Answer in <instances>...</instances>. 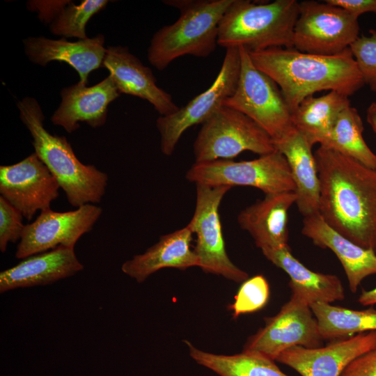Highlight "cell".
<instances>
[{
    "mask_svg": "<svg viewBox=\"0 0 376 376\" xmlns=\"http://www.w3.org/2000/svg\"><path fill=\"white\" fill-rule=\"evenodd\" d=\"M61 102L51 117L55 125L72 133L79 122L92 127L103 126L107 120L108 106L119 95L110 75L98 84L87 86L78 82L61 91Z\"/></svg>",
    "mask_w": 376,
    "mask_h": 376,
    "instance_id": "17",
    "label": "cell"
},
{
    "mask_svg": "<svg viewBox=\"0 0 376 376\" xmlns=\"http://www.w3.org/2000/svg\"><path fill=\"white\" fill-rule=\"evenodd\" d=\"M249 54L254 65L279 86L291 112L316 92L334 91L349 97L365 84L350 47L331 56L285 47Z\"/></svg>",
    "mask_w": 376,
    "mask_h": 376,
    "instance_id": "2",
    "label": "cell"
},
{
    "mask_svg": "<svg viewBox=\"0 0 376 376\" xmlns=\"http://www.w3.org/2000/svg\"><path fill=\"white\" fill-rule=\"evenodd\" d=\"M84 269L74 249L59 246L26 258L0 273L1 293L17 288L45 285L76 274Z\"/></svg>",
    "mask_w": 376,
    "mask_h": 376,
    "instance_id": "21",
    "label": "cell"
},
{
    "mask_svg": "<svg viewBox=\"0 0 376 376\" xmlns=\"http://www.w3.org/2000/svg\"><path fill=\"white\" fill-rule=\"evenodd\" d=\"M233 0H167L177 8L178 19L152 36L148 59L158 70L185 55L205 58L218 45L219 25Z\"/></svg>",
    "mask_w": 376,
    "mask_h": 376,
    "instance_id": "4",
    "label": "cell"
},
{
    "mask_svg": "<svg viewBox=\"0 0 376 376\" xmlns=\"http://www.w3.org/2000/svg\"><path fill=\"white\" fill-rule=\"evenodd\" d=\"M358 301L363 306L376 304V288L370 290L363 289L358 298Z\"/></svg>",
    "mask_w": 376,
    "mask_h": 376,
    "instance_id": "35",
    "label": "cell"
},
{
    "mask_svg": "<svg viewBox=\"0 0 376 376\" xmlns=\"http://www.w3.org/2000/svg\"><path fill=\"white\" fill-rule=\"evenodd\" d=\"M301 233L315 245L329 249L336 256L352 292L357 291L365 278L376 274V251L361 247L340 234L320 214L304 217Z\"/></svg>",
    "mask_w": 376,
    "mask_h": 376,
    "instance_id": "19",
    "label": "cell"
},
{
    "mask_svg": "<svg viewBox=\"0 0 376 376\" xmlns=\"http://www.w3.org/2000/svg\"><path fill=\"white\" fill-rule=\"evenodd\" d=\"M375 348L376 331H372L315 348L295 346L283 351L276 361L301 376H340L352 361Z\"/></svg>",
    "mask_w": 376,
    "mask_h": 376,
    "instance_id": "15",
    "label": "cell"
},
{
    "mask_svg": "<svg viewBox=\"0 0 376 376\" xmlns=\"http://www.w3.org/2000/svg\"><path fill=\"white\" fill-rule=\"evenodd\" d=\"M318 321L311 306L292 295L279 313L266 318L265 326L249 337L244 352L257 353L276 361L283 351L295 346H322Z\"/></svg>",
    "mask_w": 376,
    "mask_h": 376,
    "instance_id": "12",
    "label": "cell"
},
{
    "mask_svg": "<svg viewBox=\"0 0 376 376\" xmlns=\"http://www.w3.org/2000/svg\"><path fill=\"white\" fill-rule=\"evenodd\" d=\"M196 206L189 225L196 235L194 252L199 267L205 273L243 283L249 274L229 258L219 213L221 202L232 188L229 186L196 185Z\"/></svg>",
    "mask_w": 376,
    "mask_h": 376,
    "instance_id": "10",
    "label": "cell"
},
{
    "mask_svg": "<svg viewBox=\"0 0 376 376\" xmlns=\"http://www.w3.org/2000/svg\"><path fill=\"white\" fill-rule=\"evenodd\" d=\"M296 200L295 191L265 194L242 210L237 222L261 250L287 246L288 211Z\"/></svg>",
    "mask_w": 376,
    "mask_h": 376,
    "instance_id": "20",
    "label": "cell"
},
{
    "mask_svg": "<svg viewBox=\"0 0 376 376\" xmlns=\"http://www.w3.org/2000/svg\"><path fill=\"white\" fill-rule=\"evenodd\" d=\"M193 231L189 224L184 228L162 235L159 241L143 253L135 255L121 267L123 272L138 283L163 268L181 270L199 267V260L191 249Z\"/></svg>",
    "mask_w": 376,
    "mask_h": 376,
    "instance_id": "22",
    "label": "cell"
},
{
    "mask_svg": "<svg viewBox=\"0 0 376 376\" xmlns=\"http://www.w3.org/2000/svg\"><path fill=\"white\" fill-rule=\"evenodd\" d=\"M23 216L3 197L0 196V250L5 252L9 242L20 240L25 225Z\"/></svg>",
    "mask_w": 376,
    "mask_h": 376,
    "instance_id": "32",
    "label": "cell"
},
{
    "mask_svg": "<svg viewBox=\"0 0 376 376\" xmlns=\"http://www.w3.org/2000/svg\"><path fill=\"white\" fill-rule=\"evenodd\" d=\"M106 0H84L75 5L72 1H62L50 24V31L55 35L86 39V26L89 19L108 3Z\"/></svg>",
    "mask_w": 376,
    "mask_h": 376,
    "instance_id": "29",
    "label": "cell"
},
{
    "mask_svg": "<svg viewBox=\"0 0 376 376\" xmlns=\"http://www.w3.org/2000/svg\"><path fill=\"white\" fill-rule=\"evenodd\" d=\"M276 150L273 139L261 127L225 106L202 124L193 145L196 163L232 159L246 150L261 156Z\"/></svg>",
    "mask_w": 376,
    "mask_h": 376,
    "instance_id": "7",
    "label": "cell"
},
{
    "mask_svg": "<svg viewBox=\"0 0 376 376\" xmlns=\"http://www.w3.org/2000/svg\"><path fill=\"white\" fill-rule=\"evenodd\" d=\"M366 119L373 132L376 134V102H373L368 107Z\"/></svg>",
    "mask_w": 376,
    "mask_h": 376,
    "instance_id": "36",
    "label": "cell"
},
{
    "mask_svg": "<svg viewBox=\"0 0 376 376\" xmlns=\"http://www.w3.org/2000/svg\"><path fill=\"white\" fill-rule=\"evenodd\" d=\"M269 287L262 275H256L242 283L234 302L230 305L233 316L253 313L262 309L267 303Z\"/></svg>",
    "mask_w": 376,
    "mask_h": 376,
    "instance_id": "30",
    "label": "cell"
},
{
    "mask_svg": "<svg viewBox=\"0 0 376 376\" xmlns=\"http://www.w3.org/2000/svg\"><path fill=\"white\" fill-rule=\"evenodd\" d=\"M102 213L100 206L91 203L64 212L51 208L41 211L34 221L25 225L15 257L26 258L59 246L74 249L78 240L92 230Z\"/></svg>",
    "mask_w": 376,
    "mask_h": 376,
    "instance_id": "13",
    "label": "cell"
},
{
    "mask_svg": "<svg viewBox=\"0 0 376 376\" xmlns=\"http://www.w3.org/2000/svg\"><path fill=\"white\" fill-rule=\"evenodd\" d=\"M102 67L109 72L120 93L147 100L162 116L179 109L172 96L157 85L150 68L131 54L127 47H107Z\"/></svg>",
    "mask_w": 376,
    "mask_h": 376,
    "instance_id": "16",
    "label": "cell"
},
{
    "mask_svg": "<svg viewBox=\"0 0 376 376\" xmlns=\"http://www.w3.org/2000/svg\"><path fill=\"white\" fill-rule=\"evenodd\" d=\"M324 1L345 9L357 18L366 13H376V0H325Z\"/></svg>",
    "mask_w": 376,
    "mask_h": 376,
    "instance_id": "34",
    "label": "cell"
},
{
    "mask_svg": "<svg viewBox=\"0 0 376 376\" xmlns=\"http://www.w3.org/2000/svg\"><path fill=\"white\" fill-rule=\"evenodd\" d=\"M185 343L195 362L219 376H289L274 360L257 353L242 351L232 355L218 354L198 349L189 340Z\"/></svg>",
    "mask_w": 376,
    "mask_h": 376,
    "instance_id": "26",
    "label": "cell"
},
{
    "mask_svg": "<svg viewBox=\"0 0 376 376\" xmlns=\"http://www.w3.org/2000/svg\"><path fill=\"white\" fill-rule=\"evenodd\" d=\"M240 69V49H226L221 67L212 85L175 113L157 118L156 125L164 155H171L187 129L196 124H203L223 107L225 100L236 90Z\"/></svg>",
    "mask_w": 376,
    "mask_h": 376,
    "instance_id": "11",
    "label": "cell"
},
{
    "mask_svg": "<svg viewBox=\"0 0 376 376\" xmlns=\"http://www.w3.org/2000/svg\"><path fill=\"white\" fill-rule=\"evenodd\" d=\"M185 177L196 185L248 186L257 188L265 194L295 190L287 159L278 150L248 161L219 159L195 162Z\"/></svg>",
    "mask_w": 376,
    "mask_h": 376,
    "instance_id": "8",
    "label": "cell"
},
{
    "mask_svg": "<svg viewBox=\"0 0 376 376\" xmlns=\"http://www.w3.org/2000/svg\"><path fill=\"white\" fill-rule=\"evenodd\" d=\"M238 48L241 69L237 86L223 106L247 116L275 144L295 127L292 112L276 83L254 65L246 49Z\"/></svg>",
    "mask_w": 376,
    "mask_h": 376,
    "instance_id": "6",
    "label": "cell"
},
{
    "mask_svg": "<svg viewBox=\"0 0 376 376\" xmlns=\"http://www.w3.org/2000/svg\"><path fill=\"white\" fill-rule=\"evenodd\" d=\"M349 97L337 91L305 98L292 112V123L312 146H322L340 113L350 106Z\"/></svg>",
    "mask_w": 376,
    "mask_h": 376,
    "instance_id": "25",
    "label": "cell"
},
{
    "mask_svg": "<svg viewBox=\"0 0 376 376\" xmlns=\"http://www.w3.org/2000/svg\"><path fill=\"white\" fill-rule=\"evenodd\" d=\"M261 251L268 260L289 276L292 295L310 306L317 302L331 304L345 299V290L337 276L309 269L292 256L289 245Z\"/></svg>",
    "mask_w": 376,
    "mask_h": 376,
    "instance_id": "24",
    "label": "cell"
},
{
    "mask_svg": "<svg viewBox=\"0 0 376 376\" xmlns=\"http://www.w3.org/2000/svg\"><path fill=\"white\" fill-rule=\"evenodd\" d=\"M369 34L359 36L350 49L364 84L376 93V31L370 29Z\"/></svg>",
    "mask_w": 376,
    "mask_h": 376,
    "instance_id": "31",
    "label": "cell"
},
{
    "mask_svg": "<svg viewBox=\"0 0 376 376\" xmlns=\"http://www.w3.org/2000/svg\"><path fill=\"white\" fill-rule=\"evenodd\" d=\"M60 185L33 152L22 161L0 166V194L28 221L38 210L50 208L59 196Z\"/></svg>",
    "mask_w": 376,
    "mask_h": 376,
    "instance_id": "14",
    "label": "cell"
},
{
    "mask_svg": "<svg viewBox=\"0 0 376 376\" xmlns=\"http://www.w3.org/2000/svg\"><path fill=\"white\" fill-rule=\"evenodd\" d=\"M314 155L320 182L319 214L340 234L376 251V169L321 146Z\"/></svg>",
    "mask_w": 376,
    "mask_h": 376,
    "instance_id": "1",
    "label": "cell"
},
{
    "mask_svg": "<svg viewBox=\"0 0 376 376\" xmlns=\"http://www.w3.org/2000/svg\"><path fill=\"white\" fill-rule=\"evenodd\" d=\"M358 18L345 9L306 0L299 2V15L292 36L293 48L301 52L338 54L359 38Z\"/></svg>",
    "mask_w": 376,
    "mask_h": 376,
    "instance_id": "9",
    "label": "cell"
},
{
    "mask_svg": "<svg viewBox=\"0 0 376 376\" xmlns=\"http://www.w3.org/2000/svg\"><path fill=\"white\" fill-rule=\"evenodd\" d=\"M275 146L290 166L299 212L304 217L319 214L320 182L313 146L294 127Z\"/></svg>",
    "mask_w": 376,
    "mask_h": 376,
    "instance_id": "23",
    "label": "cell"
},
{
    "mask_svg": "<svg viewBox=\"0 0 376 376\" xmlns=\"http://www.w3.org/2000/svg\"><path fill=\"white\" fill-rule=\"evenodd\" d=\"M299 15L297 0L256 3L233 0L219 25L218 45L257 52L272 47L293 48Z\"/></svg>",
    "mask_w": 376,
    "mask_h": 376,
    "instance_id": "5",
    "label": "cell"
},
{
    "mask_svg": "<svg viewBox=\"0 0 376 376\" xmlns=\"http://www.w3.org/2000/svg\"><path fill=\"white\" fill-rule=\"evenodd\" d=\"M19 116L33 137L35 152L56 178L68 203L75 207L100 203L105 194L108 175L76 157L63 136L50 134L44 127L42 110L33 97L17 104Z\"/></svg>",
    "mask_w": 376,
    "mask_h": 376,
    "instance_id": "3",
    "label": "cell"
},
{
    "mask_svg": "<svg viewBox=\"0 0 376 376\" xmlns=\"http://www.w3.org/2000/svg\"><path fill=\"white\" fill-rule=\"evenodd\" d=\"M311 308L323 340H336L376 331V309L353 310L317 302Z\"/></svg>",
    "mask_w": 376,
    "mask_h": 376,
    "instance_id": "27",
    "label": "cell"
},
{
    "mask_svg": "<svg viewBox=\"0 0 376 376\" xmlns=\"http://www.w3.org/2000/svg\"><path fill=\"white\" fill-rule=\"evenodd\" d=\"M25 53L34 63L42 66L53 61L65 62L79 74V83L87 86L89 74L102 67L106 53L104 37L68 41L62 38L52 40L43 36L29 37L24 40Z\"/></svg>",
    "mask_w": 376,
    "mask_h": 376,
    "instance_id": "18",
    "label": "cell"
},
{
    "mask_svg": "<svg viewBox=\"0 0 376 376\" xmlns=\"http://www.w3.org/2000/svg\"><path fill=\"white\" fill-rule=\"evenodd\" d=\"M340 376H376V348L352 361Z\"/></svg>",
    "mask_w": 376,
    "mask_h": 376,
    "instance_id": "33",
    "label": "cell"
},
{
    "mask_svg": "<svg viewBox=\"0 0 376 376\" xmlns=\"http://www.w3.org/2000/svg\"><path fill=\"white\" fill-rule=\"evenodd\" d=\"M363 132L362 119L357 109L350 105L340 113L329 136L321 146L376 169V155L366 144Z\"/></svg>",
    "mask_w": 376,
    "mask_h": 376,
    "instance_id": "28",
    "label": "cell"
}]
</instances>
